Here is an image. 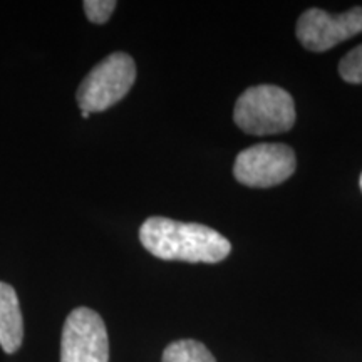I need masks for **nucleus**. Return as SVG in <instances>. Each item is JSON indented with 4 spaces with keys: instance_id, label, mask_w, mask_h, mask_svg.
I'll list each match as a JSON object with an SVG mask.
<instances>
[{
    "instance_id": "11",
    "label": "nucleus",
    "mask_w": 362,
    "mask_h": 362,
    "mask_svg": "<svg viewBox=\"0 0 362 362\" xmlns=\"http://www.w3.org/2000/svg\"><path fill=\"white\" fill-rule=\"evenodd\" d=\"M83 117H84V119H88V117H89V112H86V111H83Z\"/></svg>"
},
{
    "instance_id": "7",
    "label": "nucleus",
    "mask_w": 362,
    "mask_h": 362,
    "mask_svg": "<svg viewBox=\"0 0 362 362\" xmlns=\"http://www.w3.org/2000/svg\"><path fill=\"white\" fill-rule=\"evenodd\" d=\"M24 339V319L12 285L0 282V347L7 354L19 351Z\"/></svg>"
},
{
    "instance_id": "5",
    "label": "nucleus",
    "mask_w": 362,
    "mask_h": 362,
    "mask_svg": "<svg viewBox=\"0 0 362 362\" xmlns=\"http://www.w3.org/2000/svg\"><path fill=\"white\" fill-rule=\"evenodd\" d=\"M61 362H110V339L98 312L78 307L67 315L61 339Z\"/></svg>"
},
{
    "instance_id": "10",
    "label": "nucleus",
    "mask_w": 362,
    "mask_h": 362,
    "mask_svg": "<svg viewBox=\"0 0 362 362\" xmlns=\"http://www.w3.org/2000/svg\"><path fill=\"white\" fill-rule=\"evenodd\" d=\"M117 4L115 0H86L84 12L93 24H106Z\"/></svg>"
},
{
    "instance_id": "3",
    "label": "nucleus",
    "mask_w": 362,
    "mask_h": 362,
    "mask_svg": "<svg viewBox=\"0 0 362 362\" xmlns=\"http://www.w3.org/2000/svg\"><path fill=\"white\" fill-rule=\"evenodd\" d=\"M136 81V64L126 52H112L94 66L78 89L81 111L101 112L123 99Z\"/></svg>"
},
{
    "instance_id": "12",
    "label": "nucleus",
    "mask_w": 362,
    "mask_h": 362,
    "mask_svg": "<svg viewBox=\"0 0 362 362\" xmlns=\"http://www.w3.org/2000/svg\"><path fill=\"white\" fill-rule=\"evenodd\" d=\"M359 185H361V189H362V175H361V180H359Z\"/></svg>"
},
{
    "instance_id": "2",
    "label": "nucleus",
    "mask_w": 362,
    "mask_h": 362,
    "mask_svg": "<svg viewBox=\"0 0 362 362\" xmlns=\"http://www.w3.org/2000/svg\"><path fill=\"white\" fill-rule=\"evenodd\" d=\"M233 119L247 134L287 133L296 123V104L291 93L279 86H252L237 99Z\"/></svg>"
},
{
    "instance_id": "1",
    "label": "nucleus",
    "mask_w": 362,
    "mask_h": 362,
    "mask_svg": "<svg viewBox=\"0 0 362 362\" xmlns=\"http://www.w3.org/2000/svg\"><path fill=\"white\" fill-rule=\"evenodd\" d=\"M139 242L156 259L188 264H218L232 252V243L210 226L165 216H151L144 221L139 228Z\"/></svg>"
},
{
    "instance_id": "8",
    "label": "nucleus",
    "mask_w": 362,
    "mask_h": 362,
    "mask_svg": "<svg viewBox=\"0 0 362 362\" xmlns=\"http://www.w3.org/2000/svg\"><path fill=\"white\" fill-rule=\"evenodd\" d=\"M161 362H216L205 344L183 339L175 341L163 352Z\"/></svg>"
},
{
    "instance_id": "4",
    "label": "nucleus",
    "mask_w": 362,
    "mask_h": 362,
    "mask_svg": "<svg viewBox=\"0 0 362 362\" xmlns=\"http://www.w3.org/2000/svg\"><path fill=\"white\" fill-rule=\"evenodd\" d=\"M296 168V153L288 144L260 143L240 153L233 165V176L245 187L270 188L291 178Z\"/></svg>"
},
{
    "instance_id": "9",
    "label": "nucleus",
    "mask_w": 362,
    "mask_h": 362,
    "mask_svg": "<svg viewBox=\"0 0 362 362\" xmlns=\"http://www.w3.org/2000/svg\"><path fill=\"white\" fill-rule=\"evenodd\" d=\"M339 74L346 83L362 84V44L341 59Z\"/></svg>"
},
{
    "instance_id": "6",
    "label": "nucleus",
    "mask_w": 362,
    "mask_h": 362,
    "mask_svg": "<svg viewBox=\"0 0 362 362\" xmlns=\"http://www.w3.org/2000/svg\"><path fill=\"white\" fill-rule=\"evenodd\" d=\"M296 33L307 51H329L362 33V7H352L336 16L322 8H309L298 17Z\"/></svg>"
}]
</instances>
